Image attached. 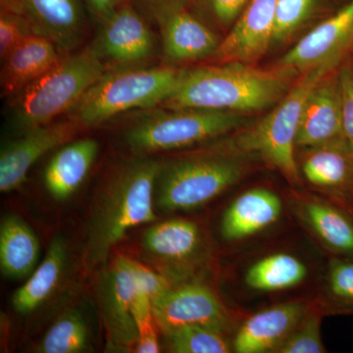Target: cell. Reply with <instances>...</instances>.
<instances>
[{
    "mask_svg": "<svg viewBox=\"0 0 353 353\" xmlns=\"http://www.w3.org/2000/svg\"><path fill=\"white\" fill-rule=\"evenodd\" d=\"M161 162L139 155L114 169L95 196L87 223L85 264L88 270L108 261L114 246L132 228L152 223Z\"/></svg>",
    "mask_w": 353,
    "mask_h": 353,
    "instance_id": "cell-1",
    "label": "cell"
},
{
    "mask_svg": "<svg viewBox=\"0 0 353 353\" xmlns=\"http://www.w3.org/2000/svg\"><path fill=\"white\" fill-rule=\"evenodd\" d=\"M296 74L276 66L255 68L239 62L183 70L162 108H199L248 113L275 106L292 88Z\"/></svg>",
    "mask_w": 353,
    "mask_h": 353,
    "instance_id": "cell-2",
    "label": "cell"
},
{
    "mask_svg": "<svg viewBox=\"0 0 353 353\" xmlns=\"http://www.w3.org/2000/svg\"><path fill=\"white\" fill-rule=\"evenodd\" d=\"M182 71L141 65L108 68L70 111V118L82 128H94L132 109L161 105L175 90Z\"/></svg>",
    "mask_w": 353,
    "mask_h": 353,
    "instance_id": "cell-3",
    "label": "cell"
},
{
    "mask_svg": "<svg viewBox=\"0 0 353 353\" xmlns=\"http://www.w3.org/2000/svg\"><path fill=\"white\" fill-rule=\"evenodd\" d=\"M106 69L90 48L65 55L57 66L13 97V124L27 132L54 122L75 108Z\"/></svg>",
    "mask_w": 353,
    "mask_h": 353,
    "instance_id": "cell-4",
    "label": "cell"
},
{
    "mask_svg": "<svg viewBox=\"0 0 353 353\" xmlns=\"http://www.w3.org/2000/svg\"><path fill=\"white\" fill-rule=\"evenodd\" d=\"M336 67L324 65L303 74L270 113L241 132L236 148L257 155L277 169L292 185L301 182L296 159V137L306 99L313 88Z\"/></svg>",
    "mask_w": 353,
    "mask_h": 353,
    "instance_id": "cell-5",
    "label": "cell"
},
{
    "mask_svg": "<svg viewBox=\"0 0 353 353\" xmlns=\"http://www.w3.org/2000/svg\"><path fill=\"white\" fill-rule=\"evenodd\" d=\"M243 114L211 109H157L134 121L125 132L138 155L180 150L204 143L243 126Z\"/></svg>",
    "mask_w": 353,
    "mask_h": 353,
    "instance_id": "cell-6",
    "label": "cell"
},
{
    "mask_svg": "<svg viewBox=\"0 0 353 353\" xmlns=\"http://www.w3.org/2000/svg\"><path fill=\"white\" fill-rule=\"evenodd\" d=\"M240 160L221 152L203 153L162 164L155 202L165 212L192 210L212 201L241 180Z\"/></svg>",
    "mask_w": 353,
    "mask_h": 353,
    "instance_id": "cell-7",
    "label": "cell"
},
{
    "mask_svg": "<svg viewBox=\"0 0 353 353\" xmlns=\"http://www.w3.org/2000/svg\"><path fill=\"white\" fill-rule=\"evenodd\" d=\"M138 289L134 260L121 255L101 272L99 301L106 332L108 348L113 352L136 350L139 332L132 312Z\"/></svg>",
    "mask_w": 353,
    "mask_h": 353,
    "instance_id": "cell-8",
    "label": "cell"
},
{
    "mask_svg": "<svg viewBox=\"0 0 353 353\" xmlns=\"http://www.w3.org/2000/svg\"><path fill=\"white\" fill-rule=\"evenodd\" d=\"M352 50L353 0H348L292 46L276 66L303 75L324 65L338 67Z\"/></svg>",
    "mask_w": 353,
    "mask_h": 353,
    "instance_id": "cell-9",
    "label": "cell"
},
{
    "mask_svg": "<svg viewBox=\"0 0 353 353\" xmlns=\"http://www.w3.org/2000/svg\"><path fill=\"white\" fill-rule=\"evenodd\" d=\"M99 23L90 50L104 64L139 66L152 57L154 38L143 16L130 2ZM108 67V66H106Z\"/></svg>",
    "mask_w": 353,
    "mask_h": 353,
    "instance_id": "cell-10",
    "label": "cell"
},
{
    "mask_svg": "<svg viewBox=\"0 0 353 353\" xmlns=\"http://www.w3.org/2000/svg\"><path fill=\"white\" fill-rule=\"evenodd\" d=\"M1 10L28 21L37 34L57 44L64 55L82 43L87 31L85 6L82 0H0Z\"/></svg>",
    "mask_w": 353,
    "mask_h": 353,
    "instance_id": "cell-11",
    "label": "cell"
},
{
    "mask_svg": "<svg viewBox=\"0 0 353 353\" xmlns=\"http://www.w3.org/2000/svg\"><path fill=\"white\" fill-rule=\"evenodd\" d=\"M152 311L155 323L164 334L192 325L225 332L229 322L214 292L199 283L172 287L153 299Z\"/></svg>",
    "mask_w": 353,
    "mask_h": 353,
    "instance_id": "cell-12",
    "label": "cell"
},
{
    "mask_svg": "<svg viewBox=\"0 0 353 353\" xmlns=\"http://www.w3.org/2000/svg\"><path fill=\"white\" fill-rule=\"evenodd\" d=\"M141 245L158 273L174 285L185 279L190 263L201 254V230L192 221H165L146 230Z\"/></svg>",
    "mask_w": 353,
    "mask_h": 353,
    "instance_id": "cell-13",
    "label": "cell"
},
{
    "mask_svg": "<svg viewBox=\"0 0 353 353\" xmlns=\"http://www.w3.org/2000/svg\"><path fill=\"white\" fill-rule=\"evenodd\" d=\"M81 128L70 118L31 130L11 141L0 154V192L7 194L19 189L32 165L46 153L70 143Z\"/></svg>",
    "mask_w": 353,
    "mask_h": 353,
    "instance_id": "cell-14",
    "label": "cell"
},
{
    "mask_svg": "<svg viewBox=\"0 0 353 353\" xmlns=\"http://www.w3.org/2000/svg\"><path fill=\"white\" fill-rule=\"evenodd\" d=\"M277 0H250L211 59L252 65L273 46Z\"/></svg>",
    "mask_w": 353,
    "mask_h": 353,
    "instance_id": "cell-15",
    "label": "cell"
},
{
    "mask_svg": "<svg viewBox=\"0 0 353 353\" xmlns=\"http://www.w3.org/2000/svg\"><path fill=\"white\" fill-rule=\"evenodd\" d=\"M159 26L162 48L171 62L196 61L211 58L221 39L214 30L190 7H179L154 18Z\"/></svg>",
    "mask_w": 353,
    "mask_h": 353,
    "instance_id": "cell-16",
    "label": "cell"
},
{
    "mask_svg": "<svg viewBox=\"0 0 353 353\" xmlns=\"http://www.w3.org/2000/svg\"><path fill=\"white\" fill-rule=\"evenodd\" d=\"M330 73L313 88L304 104L296 148H314L345 139L341 120L340 83L338 74Z\"/></svg>",
    "mask_w": 353,
    "mask_h": 353,
    "instance_id": "cell-17",
    "label": "cell"
},
{
    "mask_svg": "<svg viewBox=\"0 0 353 353\" xmlns=\"http://www.w3.org/2000/svg\"><path fill=\"white\" fill-rule=\"evenodd\" d=\"M299 172L312 187L340 201H353V148L341 139L303 150Z\"/></svg>",
    "mask_w": 353,
    "mask_h": 353,
    "instance_id": "cell-18",
    "label": "cell"
},
{
    "mask_svg": "<svg viewBox=\"0 0 353 353\" xmlns=\"http://www.w3.org/2000/svg\"><path fill=\"white\" fill-rule=\"evenodd\" d=\"M307 310L303 301H290L256 313L239 330L234 341V352H275L296 328Z\"/></svg>",
    "mask_w": 353,
    "mask_h": 353,
    "instance_id": "cell-19",
    "label": "cell"
},
{
    "mask_svg": "<svg viewBox=\"0 0 353 353\" xmlns=\"http://www.w3.org/2000/svg\"><path fill=\"white\" fill-rule=\"evenodd\" d=\"M64 57L50 39L32 34L2 60V95L13 99L57 66Z\"/></svg>",
    "mask_w": 353,
    "mask_h": 353,
    "instance_id": "cell-20",
    "label": "cell"
},
{
    "mask_svg": "<svg viewBox=\"0 0 353 353\" xmlns=\"http://www.w3.org/2000/svg\"><path fill=\"white\" fill-rule=\"evenodd\" d=\"M282 201L274 192L253 189L236 197L228 208L221 223L227 241H239L271 226L280 217Z\"/></svg>",
    "mask_w": 353,
    "mask_h": 353,
    "instance_id": "cell-21",
    "label": "cell"
},
{
    "mask_svg": "<svg viewBox=\"0 0 353 353\" xmlns=\"http://www.w3.org/2000/svg\"><path fill=\"white\" fill-rule=\"evenodd\" d=\"M99 153L92 139H79L58 150L44 171V183L57 201L68 199L82 185Z\"/></svg>",
    "mask_w": 353,
    "mask_h": 353,
    "instance_id": "cell-22",
    "label": "cell"
},
{
    "mask_svg": "<svg viewBox=\"0 0 353 353\" xmlns=\"http://www.w3.org/2000/svg\"><path fill=\"white\" fill-rule=\"evenodd\" d=\"M68 245L61 236L51 241L48 252L12 297V306L20 314H30L43 306L57 292L68 262Z\"/></svg>",
    "mask_w": 353,
    "mask_h": 353,
    "instance_id": "cell-23",
    "label": "cell"
},
{
    "mask_svg": "<svg viewBox=\"0 0 353 353\" xmlns=\"http://www.w3.org/2000/svg\"><path fill=\"white\" fill-rule=\"evenodd\" d=\"M299 217L336 254L353 257V217L345 208L316 199H303L297 205Z\"/></svg>",
    "mask_w": 353,
    "mask_h": 353,
    "instance_id": "cell-24",
    "label": "cell"
},
{
    "mask_svg": "<svg viewBox=\"0 0 353 353\" xmlns=\"http://www.w3.org/2000/svg\"><path fill=\"white\" fill-rule=\"evenodd\" d=\"M38 236L17 215L4 217L0 225V268L4 277L20 280L31 275L39 257Z\"/></svg>",
    "mask_w": 353,
    "mask_h": 353,
    "instance_id": "cell-25",
    "label": "cell"
},
{
    "mask_svg": "<svg viewBox=\"0 0 353 353\" xmlns=\"http://www.w3.org/2000/svg\"><path fill=\"white\" fill-rule=\"evenodd\" d=\"M307 275V268L299 259L288 253H276L252 265L245 275L250 289L276 292L301 284Z\"/></svg>",
    "mask_w": 353,
    "mask_h": 353,
    "instance_id": "cell-26",
    "label": "cell"
},
{
    "mask_svg": "<svg viewBox=\"0 0 353 353\" xmlns=\"http://www.w3.org/2000/svg\"><path fill=\"white\" fill-rule=\"evenodd\" d=\"M90 347V334L85 317L78 309L60 316L37 347L41 353H82Z\"/></svg>",
    "mask_w": 353,
    "mask_h": 353,
    "instance_id": "cell-27",
    "label": "cell"
},
{
    "mask_svg": "<svg viewBox=\"0 0 353 353\" xmlns=\"http://www.w3.org/2000/svg\"><path fill=\"white\" fill-rule=\"evenodd\" d=\"M329 0H277L273 46L285 43L328 9Z\"/></svg>",
    "mask_w": 353,
    "mask_h": 353,
    "instance_id": "cell-28",
    "label": "cell"
},
{
    "mask_svg": "<svg viewBox=\"0 0 353 353\" xmlns=\"http://www.w3.org/2000/svg\"><path fill=\"white\" fill-rule=\"evenodd\" d=\"M225 332L210 327H182L165 334L169 350L176 353H227L231 347L224 336Z\"/></svg>",
    "mask_w": 353,
    "mask_h": 353,
    "instance_id": "cell-29",
    "label": "cell"
},
{
    "mask_svg": "<svg viewBox=\"0 0 353 353\" xmlns=\"http://www.w3.org/2000/svg\"><path fill=\"white\" fill-rule=\"evenodd\" d=\"M136 270V269H134ZM138 280V279H137ZM132 316L139 332V341L134 352L138 353H158L160 352L157 331H155L154 316L152 301L145 290L141 289L138 282V289L132 299Z\"/></svg>",
    "mask_w": 353,
    "mask_h": 353,
    "instance_id": "cell-30",
    "label": "cell"
},
{
    "mask_svg": "<svg viewBox=\"0 0 353 353\" xmlns=\"http://www.w3.org/2000/svg\"><path fill=\"white\" fill-rule=\"evenodd\" d=\"M321 316L307 310L289 338L278 347L280 353H322L326 352L321 339Z\"/></svg>",
    "mask_w": 353,
    "mask_h": 353,
    "instance_id": "cell-31",
    "label": "cell"
},
{
    "mask_svg": "<svg viewBox=\"0 0 353 353\" xmlns=\"http://www.w3.org/2000/svg\"><path fill=\"white\" fill-rule=\"evenodd\" d=\"M250 0H190V8L209 26L231 29ZM212 28V27H211Z\"/></svg>",
    "mask_w": 353,
    "mask_h": 353,
    "instance_id": "cell-32",
    "label": "cell"
},
{
    "mask_svg": "<svg viewBox=\"0 0 353 353\" xmlns=\"http://www.w3.org/2000/svg\"><path fill=\"white\" fill-rule=\"evenodd\" d=\"M329 292L343 310H353V261L334 259L328 274Z\"/></svg>",
    "mask_w": 353,
    "mask_h": 353,
    "instance_id": "cell-33",
    "label": "cell"
},
{
    "mask_svg": "<svg viewBox=\"0 0 353 353\" xmlns=\"http://www.w3.org/2000/svg\"><path fill=\"white\" fill-rule=\"evenodd\" d=\"M37 34L24 18L9 11H0V57L12 52L23 41Z\"/></svg>",
    "mask_w": 353,
    "mask_h": 353,
    "instance_id": "cell-34",
    "label": "cell"
},
{
    "mask_svg": "<svg viewBox=\"0 0 353 353\" xmlns=\"http://www.w3.org/2000/svg\"><path fill=\"white\" fill-rule=\"evenodd\" d=\"M338 75L343 137L353 148V63L347 62L343 65Z\"/></svg>",
    "mask_w": 353,
    "mask_h": 353,
    "instance_id": "cell-35",
    "label": "cell"
},
{
    "mask_svg": "<svg viewBox=\"0 0 353 353\" xmlns=\"http://www.w3.org/2000/svg\"><path fill=\"white\" fill-rule=\"evenodd\" d=\"M85 8L97 18L99 22L111 15L119 7L124 6L130 0H82Z\"/></svg>",
    "mask_w": 353,
    "mask_h": 353,
    "instance_id": "cell-36",
    "label": "cell"
},
{
    "mask_svg": "<svg viewBox=\"0 0 353 353\" xmlns=\"http://www.w3.org/2000/svg\"><path fill=\"white\" fill-rule=\"evenodd\" d=\"M139 6L145 9L146 12L154 19L159 14L179 8L189 7L190 0H137Z\"/></svg>",
    "mask_w": 353,
    "mask_h": 353,
    "instance_id": "cell-37",
    "label": "cell"
},
{
    "mask_svg": "<svg viewBox=\"0 0 353 353\" xmlns=\"http://www.w3.org/2000/svg\"><path fill=\"white\" fill-rule=\"evenodd\" d=\"M340 202H341V205L343 206V208L347 209L348 212H350V214H352V217H353V201H350V202L340 201Z\"/></svg>",
    "mask_w": 353,
    "mask_h": 353,
    "instance_id": "cell-38",
    "label": "cell"
}]
</instances>
